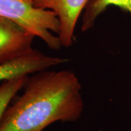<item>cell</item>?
I'll use <instances>...</instances> for the list:
<instances>
[{"label": "cell", "mask_w": 131, "mask_h": 131, "mask_svg": "<svg viewBox=\"0 0 131 131\" xmlns=\"http://www.w3.org/2000/svg\"><path fill=\"white\" fill-rule=\"evenodd\" d=\"M109 6H116L131 15V0H90L82 16V31H86L92 28L98 16Z\"/></svg>", "instance_id": "6"}, {"label": "cell", "mask_w": 131, "mask_h": 131, "mask_svg": "<svg viewBox=\"0 0 131 131\" xmlns=\"http://www.w3.org/2000/svg\"><path fill=\"white\" fill-rule=\"evenodd\" d=\"M34 37L21 26L0 17V65L32 50Z\"/></svg>", "instance_id": "4"}, {"label": "cell", "mask_w": 131, "mask_h": 131, "mask_svg": "<svg viewBox=\"0 0 131 131\" xmlns=\"http://www.w3.org/2000/svg\"><path fill=\"white\" fill-rule=\"evenodd\" d=\"M24 88V93L5 110L0 131H44L56 122H75L82 114V86L71 71L35 73Z\"/></svg>", "instance_id": "1"}, {"label": "cell", "mask_w": 131, "mask_h": 131, "mask_svg": "<svg viewBox=\"0 0 131 131\" xmlns=\"http://www.w3.org/2000/svg\"><path fill=\"white\" fill-rule=\"evenodd\" d=\"M67 61V58L50 56L32 49L23 56L0 65V82L47 70Z\"/></svg>", "instance_id": "5"}, {"label": "cell", "mask_w": 131, "mask_h": 131, "mask_svg": "<svg viewBox=\"0 0 131 131\" xmlns=\"http://www.w3.org/2000/svg\"><path fill=\"white\" fill-rule=\"evenodd\" d=\"M28 77V75L19 76L2 82L0 85V120L19 90L24 88Z\"/></svg>", "instance_id": "7"}, {"label": "cell", "mask_w": 131, "mask_h": 131, "mask_svg": "<svg viewBox=\"0 0 131 131\" xmlns=\"http://www.w3.org/2000/svg\"><path fill=\"white\" fill-rule=\"evenodd\" d=\"M90 0H34L36 7L53 12L59 20L58 37L63 47L73 44L76 25Z\"/></svg>", "instance_id": "3"}, {"label": "cell", "mask_w": 131, "mask_h": 131, "mask_svg": "<svg viewBox=\"0 0 131 131\" xmlns=\"http://www.w3.org/2000/svg\"><path fill=\"white\" fill-rule=\"evenodd\" d=\"M0 17L10 20L41 39L49 48L59 50L61 26L53 12L36 7L34 0H0Z\"/></svg>", "instance_id": "2"}]
</instances>
